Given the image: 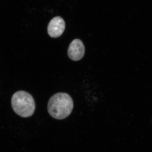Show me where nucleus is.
<instances>
[{
	"label": "nucleus",
	"mask_w": 152,
	"mask_h": 152,
	"mask_svg": "<svg viewBox=\"0 0 152 152\" xmlns=\"http://www.w3.org/2000/svg\"><path fill=\"white\" fill-rule=\"evenodd\" d=\"M73 107V101L69 95L65 93H58L50 98L48 110L54 118L63 120L70 115Z\"/></svg>",
	"instance_id": "f257e3e1"
},
{
	"label": "nucleus",
	"mask_w": 152,
	"mask_h": 152,
	"mask_svg": "<svg viewBox=\"0 0 152 152\" xmlns=\"http://www.w3.org/2000/svg\"><path fill=\"white\" fill-rule=\"evenodd\" d=\"M11 104L14 111L22 118L31 116L35 110L34 98L25 91H20L15 93L12 96Z\"/></svg>",
	"instance_id": "f03ea898"
},
{
	"label": "nucleus",
	"mask_w": 152,
	"mask_h": 152,
	"mask_svg": "<svg viewBox=\"0 0 152 152\" xmlns=\"http://www.w3.org/2000/svg\"><path fill=\"white\" fill-rule=\"evenodd\" d=\"M85 48L83 42L79 39H75L70 44L68 50L69 58L74 61L81 59L84 56Z\"/></svg>",
	"instance_id": "20e7f679"
},
{
	"label": "nucleus",
	"mask_w": 152,
	"mask_h": 152,
	"mask_svg": "<svg viewBox=\"0 0 152 152\" xmlns=\"http://www.w3.org/2000/svg\"><path fill=\"white\" fill-rule=\"evenodd\" d=\"M65 29V22L61 17H55L51 20L48 27V34L52 38L59 37Z\"/></svg>",
	"instance_id": "7ed1b4c3"
}]
</instances>
